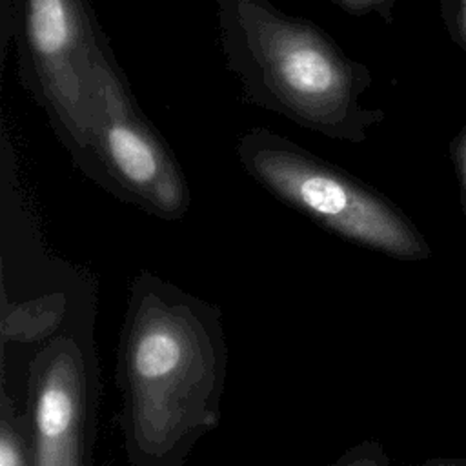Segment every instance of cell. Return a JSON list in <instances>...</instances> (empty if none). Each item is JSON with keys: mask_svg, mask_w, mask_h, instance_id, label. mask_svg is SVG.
I'll list each match as a JSON object with an SVG mask.
<instances>
[{"mask_svg": "<svg viewBox=\"0 0 466 466\" xmlns=\"http://www.w3.org/2000/svg\"><path fill=\"white\" fill-rule=\"evenodd\" d=\"M13 29L20 80L82 171L89 151L91 82L102 29L87 0H16Z\"/></svg>", "mask_w": 466, "mask_h": 466, "instance_id": "5b68a950", "label": "cell"}, {"mask_svg": "<svg viewBox=\"0 0 466 466\" xmlns=\"http://www.w3.org/2000/svg\"><path fill=\"white\" fill-rule=\"evenodd\" d=\"M217 27L226 66L249 104L351 144L382 118L362 106L368 67L313 22L269 0H217Z\"/></svg>", "mask_w": 466, "mask_h": 466, "instance_id": "7a4b0ae2", "label": "cell"}, {"mask_svg": "<svg viewBox=\"0 0 466 466\" xmlns=\"http://www.w3.org/2000/svg\"><path fill=\"white\" fill-rule=\"evenodd\" d=\"M0 466H35V431L29 411H22L7 393H0Z\"/></svg>", "mask_w": 466, "mask_h": 466, "instance_id": "52a82bcc", "label": "cell"}, {"mask_svg": "<svg viewBox=\"0 0 466 466\" xmlns=\"http://www.w3.org/2000/svg\"><path fill=\"white\" fill-rule=\"evenodd\" d=\"M337 4L340 9L351 15H379L384 20L391 18V9L395 0H329Z\"/></svg>", "mask_w": 466, "mask_h": 466, "instance_id": "9c48e42d", "label": "cell"}, {"mask_svg": "<svg viewBox=\"0 0 466 466\" xmlns=\"http://www.w3.org/2000/svg\"><path fill=\"white\" fill-rule=\"evenodd\" d=\"M75 333L51 337L29 366L27 411L35 466H89L95 435L96 366Z\"/></svg>", "mask_w": 466, "mask_h": 466, "instance_id": "8992f818", "label": "cell"}, {"mask_svg": "<svg viewBox=\"0 0 466 466\" xmlns=\"http://www.w3.org/2000/svg\"><path fill=\"white\" fill-rule=\"evenodd\" d=\"M464 337H466V326H464ZM466 346V344H464Z\"/></svg>", "mask_w": 466, "mask_h": 466, "instance_id": "4fadbf2b", "label": "cell"}, {"mask_svg": "<svg viewBox=\"0 0 466 466\" xmlns=\"http://www.w3.org/2000/svg\"><path fill=\"white\" fill-rule=\"evenodd\" d=\"M455 162H457V173L466 195V129L462 131V135L455 144Z\"/></svg>", "mask_w": 466, "mask_h": 466, "instance_id": "30bf717a", "label": "cell"}, {"mask_svg": "<svg viewBox=\"0 0 466 466\" xmlns=\"http://www.w3.org/2000/svg\"><path fill=\"white\" fill-rule=\"evenodd\" d=\"M82 173L115 198L167 222L184 218L191 206L180 164L140 111L104 33L95 51Z\"/></svg>", "mask_w": 466, "mask_h": 466, "instance_id": "277c9868", "label": "cell"}, {"mask_svg": "<svg viewBox=\"0 0 466 466\" xmlns=\"http://www.w3.org/2000/svg\"><path fill=\"white\" fill-rule=\"evenodd\" d=\"M455 25L459 40L466 46V0H455Z\"/></svg>", "mask_w": 466, "mask_h": 466, "instance_id": "8fae6325", "label": "cell"}, {"mask_svg": "<svg viewBox=\"0 0 466 466\" xmlns=\"http://www.w3.org/2000/svg\"><path fill=\"white\" fill-rule=\"evenodd\" d=\"M235 151L258 186L322 229L399 260L430 257L424 237L390 200L297 142L253 127Z\"/></svg>", "mask_w": 466, "mask_h": 466, "instance_id": "3957f363", "label": "cell"}, {"mask_svg": "<svg viewBox=\"0 0 466 466\" xmlns=\"http://www.w3.org/2000/svg\"><path fill=\"white\" fill-rule=\"evenodd\" d=\"M228 346L220 308L140 271L118 339L120 428L131 466H186L220 422Z\"/></svg>", "mask_w": 466, "mask_h": 466, "instance_id": "6da1fadb", "label": "cell"}, {"mask_svg": "<svg viewBox=\"0 0 466 466\" xmlns=\"http://www.w3.org/2000/svg\"><path fill=\"white\" fill-rule=\"evenodd\" d=\"M420 466H466V459H450V457L442 459L441 457V459H430Z\"/></svg>", "mask_w": 466, "mask_h": 466, "instance_id": "7c38bea8", "label": "cell"}, {"mask_svg": "<svg viewBox=\"0 0 466 466\" xmlns=\"http://www.w3.org/2000/svg\"><path fill=\"white\" fill-rule=\"evenodd\" d=\"M329 466H390V459L379 442L366 441L344 451Z\"/></svg>", "mask_w": 466, "mask_h": 466, "instance_id": "ba28073f", "label": "cell"}]
</instances>
